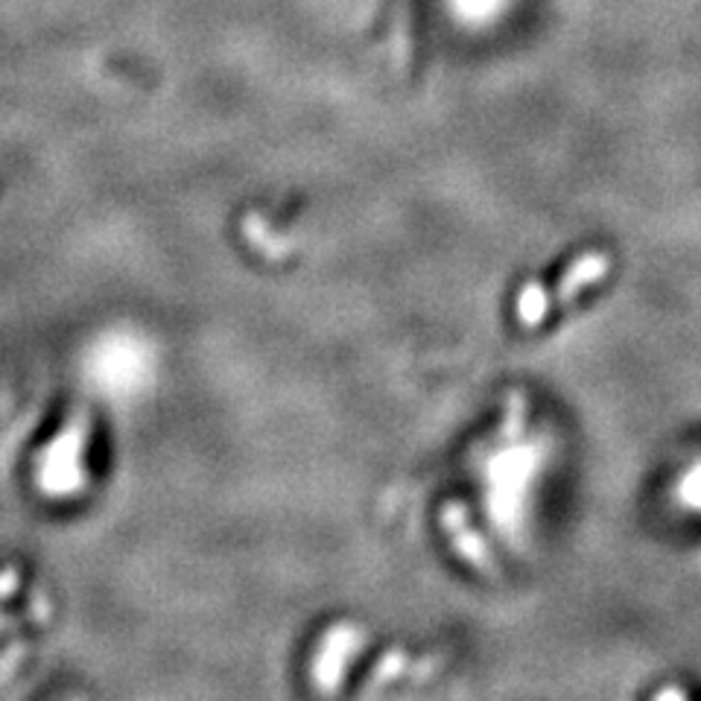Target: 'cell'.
Segmentation results:
<instances>
[{
	"instance_id": "1",
	"label": "cell",
	"mask_w": 701,
	"mask_h": 701,
	"mask_svg": "<svg viewBox=\"0 0 701 701\" xmlns=\"http://www.w3.org/2000/svg\"><path fill=\"white\" fill-rule=\"evenodd\" d=\"M357 643L359 628H354V625H336L334 632L327 634L325 643H322V658L316 660V678L322 690L334 693L340 678H343L345 664H348V655Z\"/></svg>"
},
{
	"instance_id": "2",
	"label": "cell",
	"mask_w": 701,
	"mask_h": 701,
	"mask_svg": "<svg viewBox=\"0 0 701 701\" xmlns=\"http://www.w3.org/2000/svg\"><path fill=\"white\" fill-rule=\"evenodd\" d=\"M442 523H445L447 530L454 532V541H456V547L463 549V556L468 558V561H474L477 567H482V570H491V565H488V553L486 547L479 544L477 535L470 532V523H468V514H465L463 505H447L445 512H442Z\"/></svg>"
},
{
	"instance_id": "3",
	"label": "cell",
	"mask_w": 701,
	"mask_h": 701,
	"mask_svg": "<svg viewBox=\"0 0 701 701\" xmlns=\"http://www.w3.org/2000/svg\"><path fill=\"white\" fill-rule=\"evenodd\" d=\"M608 266H611V260H608L605 255H585L582 260H576V264L570 266L565 281H561V287H558V301H561V304L574 301L588 283H593L597 278H602V275L608 272Z\"/></svg>"
},
{
	"instance_id": "4",
	"label": "cell",
	"mask_w": 701,
	"mask_h": 701,
	"mask_svg": "<svg viewBox=\"0 0 701 701\" xmlns=\"http://www.w3.org/2000/svg\"><path fill=\"white\" fill-rule=\"evenodd\" d=\"M518 313H521L523 325H535V322L547 316V292H544L541 283H530L521 292V308H518Z\"/></svg>"
},
{
	"instance_id": "5",
	"label": "cell",
	"mask_w": 701,
	"mask_h": 701,
	"mask_svg": "<svg viewBox=\"0 0 701 701\" xmlns=\"http://www.w3.org/2000/svg\"><path fill=\"white\" fill-rule=\"evenodd\" d=\"M685 500L701 509V465L685 479Z\"/></svg>"
},
{
	"instance_id": "6",
	"label": "cell",
	"mask_w": 701,
	"mask_h": 701,
	"mask_svg": "<svg viewBox=\"0 0 701 701\" xmlns=\"http://www.w3.org/2000/svg\"><path fill=\"white\" fill-rule=\"evenodd\" d=\"M456 7L463 9L465 15H488V12H494V0H456Z\"/></svg>"
}]
</instances>
